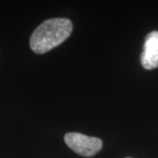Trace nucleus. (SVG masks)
Returning <instances> with one entry per match:
<instances>
[{
	"mask_svg": "<svg viewBox=\"0 0 158 158\" xmlns=\"http://www.w3.org/2000/svg\"><path fill=\"white\" fill-rule=\"evenodd\" d=\"M72 23L65 18H56L41 23L30 38V48L36 54H45L71 34Z\"/></svg>",
	"mask_w": 158,
	"mask_h": 158,
	"instance_id": "obj_1",
	"label": "nucleus"
},
{
	"mask_svg": "<svg viewBox=\"0 0 158 158\" xmlns=\"http://www.w3.org/2000/svg\"><path fill=\"white\" fill-rule=\"evenodd\" d=\"M127 158H130V157H127Z\"/></svg>",
	"mask_w": 158,
	"mask_h": 158,
	"instance_id": "obj_4",
	"label": "nucleus"
},
{
	"mask_svg": "<svg viewBox=\"0 0 158 158\" xmlns=\"http://www.w3.org/2000/svg\"><path fill=\"white\" fill-rule=\"evenodd\" d=\"M141 62L142 67L146 69L158 67V31H153L147 35L141 53Z\"/></svg>",
	"mask_w": 158,
	"mask_h": 158,
	"instance_id": "obj_3",
	"label": "nucleus"
},
{
	"mask_svg": "<svg viewBox=\"0 0 158 158\" xmlns=\"http://www.w3.org/2000/svg\"><path fill=\"white\" fill-rule=\"evenodd\" d=\"M64 141L74 152L85 157H90L96 155L103 146V142L100 139L79 133L66 134L64 136Z\"/></svg>",
	"mask_w": 158,
	"mask_h": 158,
	"instance_id": "obj_2",
	"label": "nucleus"
}]
</instances>
